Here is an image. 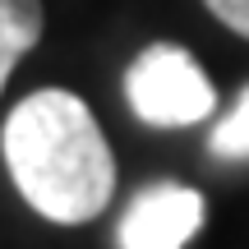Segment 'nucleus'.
<instances>
[{"label":"nucleus","mask_w":249,"mask_h":249,"mask_svg":"<svg viewBox=\"0 0 249 249\" xmlns=\"http://www.w3.org/2000/svg\"><path fill=\"white\" fill-rule=\"evenodd\" d=\"M0 148L28 208L55 226L92 222L116 194V157L107 134L83 97L65 88L28 92L0 129Z\"/></svg>","instance_id":"nucleus-1"},{"label":"nucleus","mask_w":249,"mask_h":249,"mask_svg":"<svg viewBox=\"0 0 249 249\" xmlns=\"http://www.w3.org/2000/svg\"><path fill=\"white\" fill-rule=\"evenodd\" d=\"M129 111L152 129H185L217 111V88L203 65L176 42H152L124 70Z\"/></svg>","instance_id":"nucleus-2"},{"label":"nucleus","mask_w":249,"mask_h":249,"mask_svg":"<svg viewBox=\"0 0 249 249\" xmlns=\"http://www.w3.org/2000/svg\"><path fill=\"white\" fill-rule=\"evenodd\" d=\"M203 194L176 180L148 185L120 217V249H185L203 226Z\"/></svg>","instance_id":"nucleus-3"},{"label":"nucleus","mask_w":249,"mask_h":249,"mask_svg":"<svg viewBox=\"0 0 249 249\" xmlns=\"http://www.w3.org/2000/svg\"><path fill=\"white\" fill-rule=\"evenodd\" d=\"M42 37V0H0V92Z\"/></svg>","instance_id":"nucleus-4"},{"label":"nucleus","mask_w":249,"mask_h":249,"mask_svg":"<svg viewBox=\"0 0 249 249\" xmlns=\"http://www.w3.org/2000/svg\"><path fill=\"white\" fill-rule=\"evenodd\" d=\"M208 148H213V157H222V161H249V83L240 88V97L231 102V111L213 124Z\"/></svg>","instance_id":"nucleus-5"},{"label":"nucleus","mask_w":249,"mask_h":249,"mask_svg":"<svg viewBox=\"0 0 249 249\" xmlns=\"http://www.w3.org/2000/svg\"><path fill=\"white\" fill-rule=\"evenodd\" d=\"M208 9H213L217 18H222L231 33H240V37H249V0H203Z\"/></svg>","instance_id":"nucleus-6"}]
</instances>
